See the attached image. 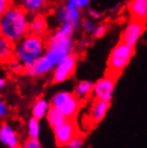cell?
<instances>
[{"mask_svg": "<svg viewBox=\"0 0 147 148\" xmlns=\"http://www.w3.org/2000/svg\"><path fill=\"white\" fill-rule=\"evenodd\" d=\"M67 117L63 113H60L58 110H56L54 108H51V110L48 111L47 115H46V120H47L48 125L54 129L57 126H59L60 123H63Z\"/></svg>", "mask_w": 147, "mask_h": 148, "instance_id": "19", "label": "cell"}, {"mask_svg": "<svg viewBox=\"0 0 147 148\" xmlns=\"http://www.w3.org/2000/svg\"><path fill=\"white\" fill-rule=\"evenodd\" d=\"M19 148H21V147H19Z\"/></svg>", "mask_w": 147, "mask_h": 148, "instance_id": "33", "label": "cell"}, {"mask_svg": "<svg viewBox=\"0 0 147 148\" xmlns=\"http://www.w3.org/2000/svg\"><path fill=\"white\" fill-rule=\"evenodd\" d=\"M40 132V120L31 117L27 122V135H28V138H30V140H39Z\"/></svg>", "mask_w": 147, "mask_h": 148, "instance_id": "20", "label": "cell"}, {"mask_svg": "<svg viewBox=\"0 0 147 148\" xmlns=\"http://www.w3.org/2000/svg\"><path fill=\"white\" fill-rule=\"evenodd\" d=\"M91 0H66V4L69 7L77 8L80 10H84L87 9L90 4Z\"/></svg>", "mask_w": 147, "mask_h": 148, "instance_id": "22", "label": "cell"}, {"mask_svg": "<svg viewBox=\"0 0 147 148\" xmlns=\"http://www.w3.org/2000/svg\"><path fill=\"white\" fill-rule=\"evenodd\" d=\"M106 31H107L106 25H104V24H100V25H98V27H97L96 30H95V32H93V37L97 38V39L102 38V37L105 36Z\"/></svg>", "mask_w": 147, "mask_h": 148, "instance_id": "27", "label": "cell"}, {"mask_svg": "<svg viewBox=\"0 0 147 148\" xmlns=\"http://www.w3.org/2000/svg\"><path fill=\"white\" fill-rule=\"evenodd\" d=\"M81 26L83 28L85 32H87V34H93L95 32V30L96 28L98 27V24L95 19L90 18H85V19H82V23H81Z\"/></svg>", "mask_w": 147, "mask_h": 148, "instance_id": "21", "label": "cell"}, {"mask_svg": "<svg viewBox=\"0 0 147 148\" xmlns=\"http://www.w3.org/2000/svg\"><path fill=\"white\" fill-rule=\"evenodd\" d=\"M134 55V47H131L124 42H119L111 51L107 58L106 74L117 78L125 70Z\"/></svg>", "mask_w": 147, "mask_h": 148, "instance_id": "4", "label": "cell"}, {"mask_svg": "<svg viewBox=\"0 0 147 148\" xmlns=\"http://www.w3.org/2000/svg\"><path fill=\"white\" fill-rule=\"evenodd\" d=\"M11 5V0H0V17L4 14V12L7 11Z\"/></svg>", "mask_w": 147, "mask_h": 148, "instance_id": "29", "label": "cell"}, {"mask_svg": "<svg viewBox=\"0 0 147 148\" xmlns=\"http://www.w3.org/2000/svg\"><path fill=\"white\" fill-rule=\"evenodd\" d=\"M83 145H84V138L81 134H78L76 136H74L67 146L68 148H83Z\"/></svg>", "mask_w": 147, "mask_h": 148, "instance_id": "24", "label": "cell"}, {"mask_svg": "<svg viewBox=\"0 0 147 148\" xmlns=\"http://www.w3.org/2000/svg\"><path fill=\"white\" fill-rule=\"evenodd\" d=\"M5 78L2 77V76H0V90H2L4 88V86H5Z\"/></svg>", "mask_w": 147, "mask_h": 148, "instance_id": "30", "label": "cell"}, {"mask_svg": "<svg viewBox=\"0 0 147 148\" xmlns=\"http://www.w3.org/2000/svg\"><path fill=\"white\" fill-rule=\"evenodd\" d=\"M55 142L58 146H67L74 136L78 135L76 122L73 118H67L63 123L53 129Z\"/></svg>", "mask_w": 147, "mask_h": 148, "instance_id": "8", "label": "cell"}, {"mask_svg": "<svg viewBox=\"0 0 147 148\" xmlns=\"http://www.w3.org/2000/svg\"><path fill=\"white\" fill-rule=\"evenodd\" d=\"M47 28H48L47 21H46V17L43 14L33 15L32 17L30 18L29 34L43 37L45 34V32L47 31Z\"/></svg>", "mask_w": 147, "mask_h": 148, "instance_id": "14", "label": "cell"}, {"mask_svg": "<svg viewBox=\"0 0 147 148\" xmlns=\"http://www.w3.org/2000/svg\"><path fill=\"white\" fill-rule=\"evenodd\" d=\"M75 30L70 25H59L47 38L43 56L31 68L25 69V73L31 77H42L53 72L63 58L74 53L73 34Z\"/></svg>", "mask_w": 147, "mask_h": 148, "instance_id": "1", "label": "cell"}, {"mask_svg": "<svg viewBox=\"0 0 147 148\" xmlns=\"http://www.w3.org/2000/svg\"><path fill=\"white\" fill-rule=\"evenodd\" d=\"M86 44H87V43H86V41L85 40H82L81 42H80V46H81V47H85Z\"/></svg>", "mask_w": 147, "mask_h": 148, "instance_id": "32", "label": "cell"}, {"mask_svg": "<svg viewBox=\"0 0 147 148\" xmlns=\"http://www.w3.org/2000/svg\"><path fill=\"white\" fill-rule=\"evenodd\" d=\"M82 105V101L74 92L70 91H58L51 99V106L63 113L67 118H74L77 115Z\"/></svg>", "mask_w": 147, "mask_h": 148, "instance_id": "5", "label": "cell"}, {"mask_svg": "<svg viewBox=\"0 0 147 148\" xmlns=\"http://www.w3.org/2000/svg\"><path fill=\"white\" fill-rule=\"evenodd\" d=\"M46 48V41L43 37L28 34L15 43L14 58L22 63L25 69L31 68L43 56Z\"/></svg>", "mask_w": 147, "mask_h": 148, "instance_id": "3", "label": "cell"}, {"mask_svg": "<svg viewBox=\"0 0 147 148\" xmlns=\"http://www.w3.org/2000/svg\"><path fill=\"white\" fill-rule=\"evenodd\" d=\"M77 66V56L71 54L68 57L63 58L55 67L52 72V82L55 84H60L66 82L72 76Z\"/></svg>", "mask_w": 147, "mask_h": 148, "instance_id": "6", "label": "cell"}, {"mask_svg": "<svg viewBox=\"0 0 147 148\" xmlns=\"http://www.w3.org/2000/svg\"><path fill=\"white\" fill-rule=\"evenodd\" d=\"M0 142L8 148H19V136L14 127L3 122L0 125Z\"/></svg>", "mask_w": 147, "mask_h": 148, "instance_id": "12", "label": "cell"}, {"mask_svg": "<svg viewBox=\"0 0 147 148\" xmlns=\"http://www.w3.org/2000/svg\"><path fill=\"white\" fill-rule=\"evenodd\" d=\"M145 30H146V23L136 19H130L126 25L125 29L122 30L120 41L131 47H135Z\"/></svg>", "mask_w": 147, "mask_h": 148, "instance_id": "10", "label": "cell"}, {"mask_svg": "<svg viewBox=\"0 0 147 148\" xmlns=\"http://www.w3.org/2000/svg\"><path fill=\"white\" fill-rule=\"evenodd\" d=\"M87 14H88V17L95 19V21H98L102 17V13L98 10H95V9H90V8H87Z\"/></svg>", "mask_w": 147, "mask_h": 148, "instance_id": "28", "label": "cell"}, {"mask_svg": "<svg viewBox=\"0 0 147 148\" xmlns=\"http://www.w3.org/2000/svg\"><path fill=\"white\" fill-rule=\"evenodd\" d=\"M47 0H23L21 5L29 15L42 14L47 8Z\"/></svg>", "mask_w": 147, "mask_h": 148, "instance_id": "17", "label": "cell"}, {"mask_svg": "<svg viewBox=\"0 0 147 148\" xmlns=\"http://www.w3.org/2000/svg\"><path fill=\"white\" fill-rule=\"evenodd\" d=\"M15 43L0 34V62L8 63L14 58Z\"/></svg>", "mask_w": 147, "mask_h": 148, "instance_id": "15", "label": "cell"}, {"mask_svg": "<svg viewBox=\"0 0 147 148\" xmlns=\"http://www.w3.org/2000/svg\"><path fill=\"white\" fill-rule=\"evenodd\" d=\"M23 0H11L12 4H21Z\"/></svg>", "mask_w": 147, "mask_h": 148, "instance_id": "31", "label": "cell"}, {"mask_svg": "<svg viewBox=\"0 0 147 148\" xmlns=\"http://www.w3.org/2000/svg\"><path fill=\"white\" fill-rule=\"evenodd\" d=\"M110 102L93 99L89 105L87 112V119L91 125H97L105 118L107 112L110 110Z\"/></svg>", "mask_w": 147, "mask_h": 148, "instance_id": "11", "label": "cell"}, {"mask_svg": "<svg viewBox=\"0 0 147 148\" xmlns=\"http://www.w3.org/2000/svg\"><path fill=\"white\" fill-rule=\"evenodd\" d=\"M29 14L21 4H12L0 17V34L17 43L29 34Z\"/></svg>", "mask_w": 147, "mask_h": 148, "instance_id": "2", "label": "cell"}, {"mask_svg": "<svg viewBox=\"0 0 147 148\" xmlns=\"http://www.w3.org/2000/svg\"><path fill=\"white\" fill-rule=\"evenodd\" d=\"M92 90H93V83L91 81H80L75 85L74 88V95L80 99L81 101L87 99L89 96L92 95Z\"/></svg>", "mask_w": 147, "mask_h": 148, "instance_id": "18", "label": "cell"}, {"mask_svg": "<svg viewBox=\"0 0 147 148\" xmlns=\"http://www.w3.org/2000/svg\"><path fill=\"white\" fill-rule=\"evenodd\" d=\"M10 114V108L7 104V102L0 98V119L5 118L8 115Z\"/></svg>", "mask_w": 147, "mask_h": 148, "instance_id": "25", "label": "cell"}, {"mask_svg": "<svg viewBox=\"0 0 147 148\" xmlns=\"http://www.w3.org/2000/svg\"><path fill=\"white\" fill-rule=\"evenodd\" d=\"M21 148H42L39 140H26L24 143L22 144Z\"/></svg>", "mask_w": 147, "mask_h": 148, "instance_id": "26", "label": "cell"}, {"mask_svg": "<svg viewBox=\"0 0 147 148\" xmlns=\"http://www.w3.org/2000/svg\"><path fill=\"white\" fill-rule=\"evenodd\" d=\"M127 10L131 19L147 22V0H130L127 4Z\"/></svg>", "mask_w": 147, "mask_h": 148, "instance_id": "13", "label": "cell"}, {"mask_svg": "<svg viewBox=\"0 0 147 148\" xmlns=\"http://www.w3.org/2000/svg\"><path fill=\"white\" fill-rule=\"evenodd\" d=\"M56 19L59 25H70L74 30L81 27L82 23V10L77 8H72L66 3L61 4L56 11Z\"/></svg>", "mask_w": 147, "mask_h": 148, "instance_id": "9", "label": "cell"}, {"mask_svg": "<svg viewBox=\"0 0 147 148\" xmlns=\"http://www.w3.org/2000/svg\"><path fill=\"white\" fill-rule=\"evenodd\" d=\"M8 68H9V70L11 71V72H13V73H21L22 71L25 70L24 66L19 62V60L15 59V58L11 59L8 62Z\"/></svg>", "mask_w": 147, "mask_h": 148, "instance_id": "23", "label": "cell"}, {"mask_svg": "<svg viewBox=\"0 0 147 148\" xmlns=\"http://www.w3.org/2000/svg\"><path fill=\"white\" fill-rule=\"evenodd\" d=\"M115 86H116V77L106 74L105 76L99 78L93 84L92 96L93 99L110 102L114 96Z\"/></svg>", "mask_w": 147, "mask_h": 148, "instance_id": "7", "label": "cell"}, {"mask_svg": "<svg viewBox=\"0 0 147 148\" xmlns=\"http://www.w3.org/2000/svg\"><path fill=\"white\" fill-rule=\"evenodd\" d=\"M51 102L46 100L45 98H38L37 100L33 102L32 108H31V114L33 118L41 120L43 118H46L48 111L51 110Z\"/></svg>", "mask_w": 147, "mask_h": 148, "instance_id": "16", "label": "cell"}]
</instances>
